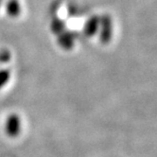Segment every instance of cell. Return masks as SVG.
Here are the masks:
<instances>
[{"label":"cell","instance_id":"cell-1","mask_svg":"<svg viewBox=\"0 0 157 157\" xmlns=\"http://www.w3.org/2000/svg\"><path fill=\"white\" fill-rule=\"evenodd\" d=\"M22 129L20 117L16 114L10 115L5 122V132L9 137L14 138L19 136Z\"/></svg>","mask_w":157,"mask_h":157},{"label":"cell","instance_id":"cell-2","mask_svg":"<svg viewBox=\"0 0 157 157\" xmlns=\"http://www.w3.org/2000/svg\"><path fill=\"white\" fill-rule=\"evenodd\" d=\"M99 40L103 44L110 42L113 34V25L109 15H103L99 18Z\"/></svg>","mask_w":157,"mask_h":157},{"label":"cell","instance_id":"cell-3","mask_svg":"<svg viewBox=\"0 0 157 157\" xmlns=\"http://www.w3.org/2000/svg\"><path fill=\"white\" fill-rule=\"evenodd\" d=\"M75 40H76L75 33L71 31L64 30L61 34L58 35V44L65 50H69L74 47Z\"/></svg>","mask_w":157,"mask_h":157},{"label":"cell","instance_id":"cell-4","mask_svg":"<svg viewBox=\"0 0 157 157\" xmlns=\"http://www.w3.org/2000/svg\"><path fill=\"white\" fill-rule=\"evenodd\" d=\"M99 29V17L97 15H93L85 22L83 33L87 37H92L98 31Z\"/></svg>","mask_w":157,"mask_h":157},{"label":"cell","instance_id":"cell-5","mask_svg":"<svg viewBox=\"0 0 157 157\" xmlns=\"http://www.w3.org/2000/svg\"><path fill=\"white\" fill-rule=\"evenodd\" d=\"M5 10L10 17H18L21 13V4L19 0H8L5 5Z\"/></svg>","mask_w":157,"mask_h":157},{"label":"cell","instance_id":"cell-6","mask_svg":"<svg viewBox=\"0 0 157 157\" xmlns=\"http://www.w3.org/2000/svg\"><path fill=\"white\" fill-rule=\"evenodd\" d=\"M66 24L65 22L60 18H54L50 24V29L55 35H59L65 30Z\"/></svg>","mask_w":157,"mask_h":157},{"label":"cell","instance_id":"cell-7","mask_svg":"<svg viewBox=\"0 0 157 157\" xmlns=\"http://www.w3.org/2000/svg\"><path fill=\"white\" fill-rule=\"evenodd\" d=\"M10 72L7 69H0V89L3 88L10 81Z\"/></svg>","mask_w":157,"mask_h":157},{"label":"cell","instance_id":"cell-8","mask_svg":"<svg viewBox=\"0 0 157 157\" xmlns=\"http://www.w3.org/2000/svg\"><path fill=\"white\" fill-rule=\"evenodd\" d=\"M10 60V51L3 49L0 51V63H7Z\"/></svg>","mask_w":157,"mask_h":157},{"label":"cell","instance_id":"cell-9","mask_svg":"<svg viewBox=\"0 0 157 157\" xmlns=\"http://www.w3.org/2000/svg\"><path fill=\"white\" fill-rule=\"evenodd\" d=\"M2 3H3V0H0V8L2 6Z\"/></svg>","mask_w":157,"mask_h":157}]
</instances>
